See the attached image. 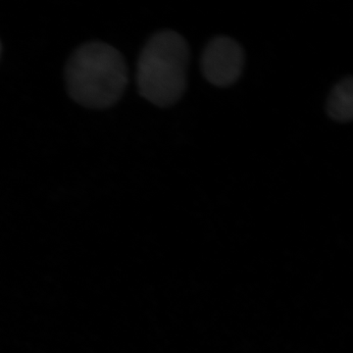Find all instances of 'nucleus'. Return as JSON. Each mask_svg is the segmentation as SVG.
<instances>
[{"mask_svg":"<svg viewBox=\"0 0 353 353\" xmlns=\"http://www.w3.org/2000/svg\"><path fill=\"white\" fill-rule=\"evenodd\" d=\"M190 50L178 32H157L145 44L138 62L139 92L155 105L167 108L182 97L187 88Z\"/></svg>","mask_w":353,"mask_h":353,"instance_id":"f03ea898","label":"nucleus"},{"mask_svg":"<svg viewBox=\"0 0 353 353\" xmlns=\"http://www.w3.org/2000/svg\"><path fill=\"white\" fill-rule=\"evenodd\" d=\"M67 88L72 99L88 108H106L119 101L128 83L124 58L112 46L88 43L70 58Z\"/></svg>","mask_w":353,"mask_h":353,"instance_id":"f257e3e1","label":"nucleus"},{"mask_svg":"<svg viewBox=\"0 0 353 353\" xmlns=\"http://www.w3.org/2000/svg\"><path fill=\"white\" fill-rule=\"evenodd\" d=\"M327 111L330 117L338 122L345 123L352 119L353 83L352 79L341 81L330 94Z\"/></svg>","mask_w":353,"mask_h":353,"instance_id":"20e7f679","label":"nucleus"},{"mask_svg":"<svg viewBox=\"0 0 353 353\" xmlns=\"http://www.w3.org/2000/svg\"><path fill=\"white\" fill-rule=\"evenodd\" d=\"M245 53L240 44L228 37H218L206 46L201 57L202 73L216 87L233 85L243 72Z\"/></svg>","mask_w":353,"mask_h":353,"instance_id":"7ed1b4c3","label":"nucleus"}]
</instances>
